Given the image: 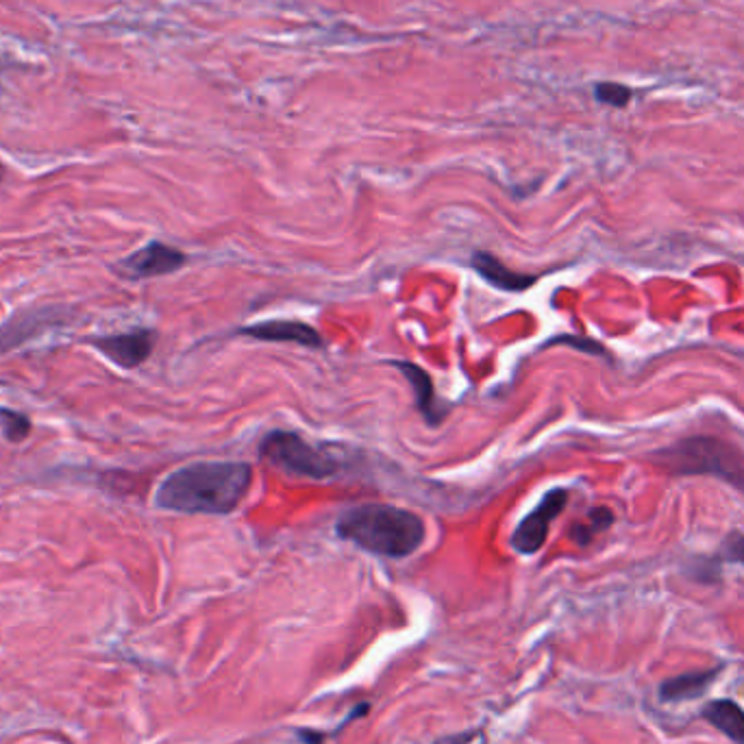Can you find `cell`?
Segmentation results:
<instances>
[{"label": "cell", "mask_w": 744, "mask_h": 744, "mask_svg": "<svg viewBox=\"0 0 744 744\" xmlns=\"http://www.w3.org/2000/svg\"><path fill=\"white\" fill-rule=\"evenodd\" d=\"M253 483L247 461H196L170 472L157 488L161 509L183 514H231Z\"/></svg>", "instance_id": "cell-1"}, {"label": "cell", "mask_w": 744, "mask_h": 744, "mask_svg": "<svg viewBox=\"0 0 744 744\" xmlns=\"http://www.w3.org/2000/svg\"><path fill=\"white\" fill-rule=\"evenodd\" d=\"M336 531L343 540L381 557L400 560L416 553L424 540L422 518L405 507L364 503L340 514Z\"/></svg>", "instance_id": "cell-2"}, {"label": "cell", "mask_w": 744, "mask_h": 744, "mask_svg": "<svg viewBox=\"0 0 744 744\" xmlns=\"http://www.w3.org/2000/svg\"><path fill=\"white\" fill-rule=\"evenodd\" d=\"M660 466L677 475H715L744 490V455L715 437H691L653 455Z\"/></svg>", "instance_id": "cell-3"}, {"label": "cell", "mask_w": 744, "mask_h": 744, "mask_svg": "<svg viewBox=\"0 0 744 744\" xmlns=\"http://www.w3.org/2000/svg\"><path fill=\"white\" fill-rule=\"evenodd\" d=\"M260 457L288 477L314 481L332 479L340 470V464L329 453L312 444L308 437L286 429L268 431L262 437Z\"/></svg>", "instance_id": "cell-4"}, {"label": "cell", "mask_w": 744, "mask_h": 744, "mask_svg": "<svg viewBox=\"0 0 744 744\" xmlns=\"http://www.w3.org/2000/svg\"><path fill=\"white\" fill-rule=\"evenodd\" d=\"M568 503V492L557 488L544 494V499L518 523L516 531L512 533V547L514 551L523 555H533L538 553L549 536L551 523L562 514V509Z\"/></svg>", "instance_id": "cell-5"}, {"label": "cell", "mask_w": 744, "mask_h": 744, "mask_svg": "<svg viewBox=\"0 0 744 744\" xmlns=\"http://www.w3.org/2000/svg\"><path fill=\"white\" fill-rule=\"evenodd\" d=\"M188 262L185 253L164 242H148L120 262V273L129 279H153L177 273Z\"/></svg>", "instance_id": "cell-6"}, {"label": "cell", "mask_w": 744, "mask_h": 744, "mask_svg": "<svg viewBox=\"0 0 744 744\" xmlns=\"http://www.w3.org/2000/svg\"><path fill=\"white\" fill-rule=\"evenodd\" d=\"M94 347L116 367L131 371L144 364L155 349V334L151 329H137L118 336L96 338Z\"/></svg>", "instance_id": "cell-7"}, {"label": "cell", "mask_w": 744, "mask_h": 744, "mask_svg": "<svg viewBox=\"0 0 744 744\" xmlns=\"http://www.w3.org/2000/svg\"><path fill=\"white\" fill-rule=\"evenodd\" d=\"M238 334L260 343H284L308 349H321L325 345L323 336L312 325L301 321H264L251 327H242L238 329Z\"/></svg>", "instance_id": "cell-8"}, {"label": "cell", "mask_w": 744, "mask_h": 744, "mask_svg": "<svg viewBox=\"0 0 744 744\" xmlns=\"http://www.w3.org/2000/svg\"><path fill=\"white\" fill-rule=\"evenodd\" d=\"M472 271L483 281H488L492 288H499V290H505V292H525L538 279L533 275L509 271L501 260H496L494 255H490L485 251H477L472 255Z\"/></svg>", "instance_id": "cell-9"}, {"label": "cell", "mask_w": 744, "mask_h": 744, "mask_svg": "<svg viewBox=\"0 0 744 744\" xmlns=\"http://www.w3.org/2000/svg\"><path fill=\"white\" fill-rule=\"evenodd\" d=\"M394 369H398L400 374L409 381V385L413 387V396H416V405L422 413V418L435 427L444 420L446 416V409H442L440 400H437V394H435V387H433V381L429 376V372L422 371L420 367L411 364V362H392Z\"/></svg>", "instance_id": "cell-10"}, {"label": "cell", "mask_w": 744, "mask_h": 744, "mask_svg": "<svg viewBox=\"0 0 744 744\" xmlns=\"http://www.w3.org/2000/svg\"><path fill=\"white\" fill-rule=\"evenodd\" d=\"M721 669L712 671H699V673H686L680 677H671L660 684V699L669 704H682V701H693L699 699L708 693L712 682L717 680Z\"/></svg>", "instance_id": "cell-11"}, {"label": "cell", "mask_w": 744, "mask_h": 744, "mask_svg": "<svg viewBox=\"0 0 744 744\" xmlns=\"http://www.w3.org/2000/svg\"><path fill=\"white\" fill-rule=\"evenodd\" d=\"M704 719L732 741L744 744V712L739 704L728 699L712 701L704 708Z\"/></svg>", "instance_id": "cell-12"}, {"label": "cell", "mask_w": 744, "mask_h": 744, "mask_svg": "<svg viewBox=\"0 0 744 744\" xmlns=\"http://www.w3.org/2000/svg\"><path fill=\"white\" fill-rule=\"evenodd\" d=\"M0 429H2L7 440L22 442L31 433V420L15 409L0 407Z\"/></svg>", "instance_id": "cell-13"}, {"label": "cell", "mask_w": 744, "mask_h": 744, "mask_svg": "<svg viewBox=\"0 0 744 744\" xmlns=\"http://www.w3.org/2000/svg\"><path fill=\"white\" fill-rule=\"evenodd\" d=\"M610 525H612L610 509H595L590 514V525L588 527H575L573 538H575L577 544H588L597 531H603Z\"/></svg>", "instance_id": "cell-14"}, {"label": "cell", "mask_w": 744, "mask_h": 744, "mask_svg": "<svg viewBox=\"0 0 744 744\" xmlns=\"http://www.w3.org/2000/svg\"><path fill=\"white\" fill-rule=\"evenodd\" d=\"M597 96L603 103H608V105L625 107L629 103V98H632V92L627 87H623V85H616V83H603V85H599Z\"/></svg>", "instance_id": "cell-15"}, {"label": "cell", "mask_w": 744, "mask_h": 744, "mask_svg": "<svg viewBox=\"0 0 744 744\" xmlns=\"http://www.w3.org/2000/svg\"><path fill=\"white\" fill-rule=\"evenodd\" d=\"M723 553L730 562H736V564H744V536L743 533H732L728 540H725V547H723Z\"/></svg>", "instance_id": "cell-16"}, {"label": "cell", "mask_w": 744, "mask_h": 744, "mask_svg": "<svg viewBox=\"0 0 744 744\" xmlns=\"http://www.w3.org/2000/svg\"><path fill=\"white\" fill-rule=\"evenodd\" d=\"M435 744H485V736H483V732L472 730V732H466V734H455V736L442 739V741H437Z\"/></svg>", "instance_id": "cell-17"}, {"label": "cell", "mask_w": 744, "mask_h": 744, "mask_svg": "<svg viewBox=\"0 0 744 744\" xmlns=\"http://www.w3.org/2000/svg\"><path fill=\"white\" fill-rule=\"evenodd\" d=\"M549 345H573V347H577V349H586V351H592V353H603V349L599 347V345H595V343H588V345H584V343H577V340H573V338H557V340H553V343H549Z\"/></svg>", "instance_id": "cell-18"}, {"label": "cell", "mask_w": 744, "mask_h": 744, "mask_svg": "<svg viewBox=\"0 0 744 744\" xmlns=\"http://www.w3.org/2000/svg\"><path fill=\"white\" fill-rule=\"evenodd\" d=\"M299 739L303 741L305 744H323L325 743V734H321V732H312V730H301L299 732Z\"/></svg>", "instance_id": "cell-19"}]
</instances>
